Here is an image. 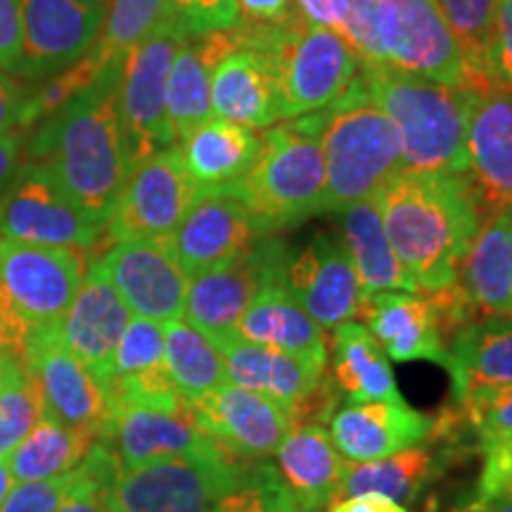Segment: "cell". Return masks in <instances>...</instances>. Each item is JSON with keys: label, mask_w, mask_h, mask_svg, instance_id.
<instances>
[{"label": "cell", "mask_w": 512, "mask_h": 512, "mask_svg": "<svg viewBox=\"0 0 512 512\" xmlns=\"http://www.w3.org/2000/svg\"><path fill=\"white\" fill-rule=\"evenodd\" d=\"M164 368L185 401L200 399L228 384L223 354L185 318L166 320Z\"/></svg>", "instance_id": "cell-35"}, {"label": "cell", "mask_w": 512, "mask_h": 512, "mask_svg": "<svg viewBox=\"0 0 512 512\" xmlns=\"http://www.w3.org/2000/svg\"><path fill=\"white\" fill-rule=\"evenodd\" d=\"M12 486H15V479H12V475H10L8 463H5V460H0V505H3L5 496L10 494Z\"/></svg>", "instance_id": "cell-56"}, {"label": "cell", "mask_w": 512, "mask_h": 512, "mask_svg": "<svg viewBox=\"0 0 512 512\" xmlns=\"http://www.w3.org/2000/svg\"><path fill=\"white\" fill-rule=\"evenodd\" d=\"M249 467L230 456L166 458L126 470L107 491L110 512H216Z\"/></svg>", "instance_id": "cell-7"}, {"label": "cell", "mask_w": 512, "mask_h": 512, "mask_svg": "<svg viewBox=\"0 0 512 512\" xmlns=\"http://www.w3.org/2000/svg\"><path fill=\"white\" fill-rule=\"evenodd\" d=\"M240 34L271 64L283 121L328 110L361 72V57L347 38L313 27L302 15L275 27L242 22Z\"/></svg>", "instance_id": "cell-6"}, {"label": "cell", "mask_w": 512, "mask_h": 512, "mask_svg": "<svg viewBox=\"0 0 512 512\" xmlns=\"http://www.w3.org/2000/svg\"><path fill=\"white\" fill-rule=\"evenodd\" d=\"M164 363V325L150 318H131L112 358V377H128ZM110 377V380H112Z\"/></svg>", "instance_id": "cell-44"}, {"label": "cell", "mask_w": 512, "mask_h": 512, "mask_svg": "<svg viewBox=\"0 0 512 512\" xmlns=\"http://www.w3.org/2000/svg\"><path fill=\"white\" fill-rule=\"evenodd\" d=\"M124 64H112L91 86L38 124L29 162L53 174L83 214L107 228L131 164L121 126L119 88Z\"/></svg>", "instance_id": "cell-1"}, {"label": "cell", "mask_w": 512, "mask_h": 512, "mask_svg": "<svg viewBox=\"0 0 512 512\" xmlns=\"http://www.w3.org/2000/svg\"><path fill=\"white\" fill-rule=\"evenodd\" d=\"M24 368L41 399L43 418L100 437L110 418L107 387L60 342L57 328L31 337Z\"/></svg>", "instance_id": "cell-15"}, {"label": "cell", "mask_w": 512, "mask_h": 512, "mask_svg": "<svg viewBox=\"0 0 512 512\" xmlns=\"http://www.w3.org/2000/svg\"><path fill=\"white\" fill-rule=\"evenodd\" d=\"M169 15L188 36L230 31L242 24L240 0H169Z\"/></svg>", "instance_id": "cell-45"}, {"label": "cell", "mask_w": 512, "mask_h": 512, "mask_svg": "<svg viewBox=\"0 0 512 512\" xmlns=\"http://www.w3.org/2000/svg\"><path fill=\"white\" fill-rule=\"evenodd\" d=\"M185 36L188 34L176 19L166 15L162 24L128 53L121 69L119 107L131 169L178 143L166 112V83Z\"/></svg>", "instance_id": "cell-8"}, {"label": "cell", "mask_w": 512, "mask_h": 512, "mask_svg": "<svg viewBox=\"0 0 512 512\" xmlns=\"http://www.w3.org/2000/svg\"><path fill=\"white\" fill-rule=\"evenodd\" d=\"M389 245L420 294L451 290L482 226L475 192L463 176L401 171L373 197Z\"/></svg>", "instance_id": "cell-2"}, {"label": "cell", "mask_w": 512, "mask_h": 512, "mask_svg": "<svg viewBox=\"0 0 512 512\" xmlns=\"http://www.w3.org/2000/svg\"><path fill=\"white\" fill-rule=\"evenodd\" d=\"M484 467L479 477V496L512 498V437L482 444Z\"/></svg>", "instance_id": "cell-47"}, {"label": "cell", "mask_w": 512, "mask_h": 512, "mask_svg": "<svg viewBox=\"0 0 512 512\" xmlns=\"http://www.w3.org/2000/svg\"><path fill=\"white\" fill-rule=\"evenodd\" d=\"M169 15V0H114L98 43L91 48L102 64H124Z\"/></svg>", "instance_id": "cell-40"}, {"label": "cell", "mask_w": 512, "mask_h": 512, "mask_svg": "<svg viewBox=\"0 0 512 512\" xmlns=\"http://www.w3.org/2000/svg\"><path fill=\"white\" fill-rule=\"evenodd\" d=\"M460 512H512V498H505V496L482 498V496H477L475 501H472L465 510H460Z\"/></svg>", "instance_id": "cell-55"}, {"label": "cell", "mask_w": 512, "mask_h": 512, "mask_svg": "<svg viewBox=\"0 0 512 512\" xmlns=\"http://www.w3.org/2000/svg\"><path fill=\"white\" fill-rule=\"evenodd\" d=\"M339 214L342 240L354 261L363 299L377 292H418L415 280L389 245L375 200L356 202Z\"/></svg>", "instance_id": "cell-32"}, {"label": "cell", "mask_w": 512, "mask_h": 512, "mask_svg": "<svg viewBox=\"0 0 512 512\" xmlns=\"http://www.w3.org/2000/svg\"><path fill=\"white\" fill-rule=\"evenodd\" d=\"M458 401L479 444L512 437V384H477Z\"/></svg>", "instance_id": "cell-42"}, {"label": "cell", "mask_w": 512, "mask_h": 512, "mask_svg": "<svg viewBox=\"0 0 512 512\" xmlns=\"http://www.w3.org/2000/svg\"><path fill=\"white\" fill-rule=\"evenodd\" d=\"M131 311L114 290L100 259H88L81 287L57 335L79 361L105 384L112 377V358Z\"/></svg>", "instance_id": "cell-22"}, {"label": "cell", "mask_w": 512, "mask_h": 512, "mask_svg": "<svg viewBox=\"0 0 512 512\" xmlns=\"http://www.w3.org/2000/svg\"><path fill=\"white\" fill-rule=\"evenodd\" d=\"M448 29L456 36L477 93L498 86L494 76L496 0H437Z\"/></svg>", "instance_id": "cell-38"}, {"label": "cell", "mask_w": 512, "mask_h": 512, "mask_svg": "<svg viewBox=\"0 0 512 512\" xmlns=\"http://www.w3.org/2000/svg\"><path fill=\"white\" fill-rule=\"evenodd\" d=\"M494 76L496 83L512 93V0H496L494 27Z\"/></svg>", "instance_id": "cell-49"}, {"label": "cell", "mask_w": 512, "mask_h": 512, "mask_svg": "<svg viewBox=\"0 0 512 512\" xmlns=\"http://www.w3.org/2000/svg\"><path fill=\"white\" fill-rule=\"evenodd\" d=\"M100 264L128 311L138 318L157 323L183 318L190 278L166 238L114 242L100 256Z\"/></svg>", "instance_id": "cell-18"}, {"label": "cell", "mask_w": 512, "mask_h": 512, "mask_svg": "<svg viewBox=\"0 0 512 512\" xmlns=\"http://www.w3.org/2000/svg\"><path fill=\"white\" fill-rule=\"evenodd\" d=\"M261 136L256 128L211 117L178 145L192 181L202 190H219L238 183L259 155Z\"/></svg>", "instance_id": "cell-30"}, {"label": "cell", "mask_w": 512, "mask_h": 512, "mask_svg": "<svg viewBox=\"0 0 512 512\" xmlns=\"http://www.w3.org/2000/svg\"><path fill=\"white\" fill-rule=\"evenodd\" d=\"M188 415L223 453L235 460L275 456L287 434L294 430L287 408L230 382L188 401Z\"/></svg>", "instance_id": "cell-16"}, {"label": "cell", "mask_w": 512, "mask_h": 512, "mask_svg": "<svg viewBox=\"0 0 512 512\" xmlns=\"http://www.w3.org/2000/svg\"><path fill=\"white\" fill-rule=\"evenodd\" d=\"M261 235L266 233H261L247 204L219 188L202 192L166 242L183 273L195 280L233 264Z\"/></svg>", "instance_id": "cell-17"}, {"label": "cell", "mask_w": 512, "mask_h": 512, "mask_svg": "<svg viewBox=\"0 0 512 512\" xmlns=\"http://www.w3.org/2000/svg\"><path fill=\"white\" fill-rule=\"evenodd\" d=\"M332 370L339 392L347 394L351 403L403 401L389 366V356L384 354L373 332L356 320H347L335 328Z\"/></svg>", "instance_id": "cell-34"}, {"label": "cell", "mask_w": 512, "mask_h": 512, "mask_svg": "<svg viewBox=\"0 0 512 512\" xmlns=\"http://www.w3.org/2000/svg\"><path fill=\"white\" fill-rule=\"evenodd\" d=\"M211 112L256 131L283 121L271 64L245 41L240 27L228 31L226 46L211 69Z\"/></svg>", "instance_id": "cell-23"}, {"label": "cell", "mask_w": 512, "mask_h": 512, "mask_svg": "<svg viewBox=\"0 0 512 512\" xmlns=\"http://www.w3.org/2000/svg\"><path fill=\"white\" fill-rule=\"evenodd\" d=\"M330 512H406V508H403L401 503L392 501V498L366 494L344 498V501H339Z\"/></svg>", "instance_id": "cell-54"}, {"label": "cell", "mask_w": 512, "mask_h": 512, "mask_svg": "<svg viewBox=\"0 0 512 512\" xmlns=\"http://www.w3.org/2000/svg\"><path fill=\"white\" fill-rule=\"evenodd\" d=\"M76 467L67 475L43 482H17L5 496L0 512H57L74 489Z\"/></svg>", "instance_id": "cell-46"}, {"label": "cell", "mask_w": 512, "mask_h": 512, "mask_svg": "<svg viewBox=\"0 0 512 512\" xmlns=\"http://www.w3.org/2000/svg\"><path fill=\"white\" fill-rule=\"evenodd\" d=\"M34 335L36 330L15 309L8 292L0 285V349L10 358H15V361L24 363V354H27V347Z\"/></svg>", "instance_id": "cell-48"}, {"label": "cell", "mask_w": 512, "mask_h": 512, "mask_svg": "<svg viewBox=\"0 0 512 512\" xmlns=\"http://www.w3.org/2000/svg\"><path fill=\"white\" fill-rule=\"evenodd\" d=\"M432 427V418L406 401L351 403L332 415L330 439L349 463H370L420 446L430 437Z\"/></svg>", "instance_id": "cell-24"}, {"label": "cell", "mask_w": 512, "mask_h": 512, "mask_svg": "<svg viewBox=\"0 0 512 512\" xmlns=\"http://www.w3.org/2000/svg\"><path fill=\"white\" fill-rule=\"evenodd\" d=\"M228 31L185 36L178 46L166 83V112L178 143L197 126L214 117L211 112V69L226 46Z\"/></svg>", "instance_id": "cell-31"}, {"label": "cell", "mask_w": 512, "mask_h": 512, "mask_svg": "<svg viewBox=\"0 0 512 512\" xmlns=\"http://www.w3.org/2000/svg\"><path fill=\"white\" fill-rule=\"evenodd\" d=\"M238 337L304 358L316 368L325 370L328 366L323 328L294 302L285 285H271L256 294L249 309L242 313Z\"/></svg>", "instance_id": "cell-29"}, {"label": "cell", "mask_w": 512, "mask_h": 512, "mask_svg": "<svg viewBox=\"0 0 512 512\" xmlns=\"http://www.w3.org/2000/svg\"><path fill=\"white\" fill-rule=\"evenodd\" d=\"M12 361H15V358H10L3 349H0V382L5 380V373H8V368H10Z\"/></svg>", "instance_id": "cell-57"}, {"label": "cell", "mask_w": 512, "mask_h": 512, "mask_svg": "<svg viewBox=\"0 0 512 512\" xmlns=\"http://www.w3.org/2000/svg\"><path fill=\"white\" fill-rule=\"evenodd\" d=\"M95 439L98 437L93 434L67 430L53 420L41 418L5 463L15 484L55 479L79 467Z\"/></svg>", "instance_id": "cell-36"}, {"label": "cell", "mask_w": 512, "mask_h": 512, "mask_svg": "<svg viewBox=\"0 0 512 512\" xmlns=\"http://www.w3.org/2000/svg\"><path fill=\"white\" fill-rule=\"evenodd\" d=\"M24 95L12 74L0 69V133L15 131L22 128V110H24Z\"/></svg>", "instance_id": "cell-52"}, {"label": "cell", "mask_w": 512, "mask_h": 512, "mask_svg": "<svg viewBox=\"0 0 512 512\" xmlns=\"http://www.w3.org/2000/svg\"><path fill=\"white\" fill-rule=\"evenodd\" d=\"M223 354L230 384L256 392L292 411L297 403L325 377L323 368L285 351L261 347L242 337H233L216 347Z\"/></svg>", "instance_id": "cell-28"}, {"label": "cell", "mask_w": 512, "mask_h": 512, "mask_svg": "<svg viewBox=\"0 0 512 512\" xmlns=\"http://www.w3.org/2000/svg\"><path fill=\"white\" fill-rule=\"evenodd\" d=\"M22 145H24L22 128L0 133V195L8 190V185L15 181L19 169H22V166H19Z\"/></svg>", "instance_id": "cell-53"}, {"label": "cell", "mask_w": 512, "mask_h": 512, "mask_svg": "<svg viewBox=\"0 0 512 512\" xmlns=\"http://www.w3.org/2000/svg\"><path fill=\"white\" fill-rule=\"evenodd\" d=\"M112 446L121 472L166 458L228 456L192 422L188 411L171 413L157 408H112L100 434Z\"/></svg>", "instance_id": "cell-20"}, {"label": "cell", "mask_w": 512, "mask_h": 512, "mask_svg": "<svg viewBox=\"0 0 512 512\" xmlns=\"http://www.w3.org/2000/svg\"><path fill=\"white\" fill-rule=\"evenodd\" d=\"M456 285L477 320L512 316V207L482 221L463 256Z\"/></svg>", "instance_id": "cell-26"}, {"label": "cell", "mask_w": 512, "mask_h": 512, "mask_svg": "<svg viewBox=\"0 0 512 512\" xmlns=\"http://www.w3.org/2000/svg\"><path fill=\"white\" fill-rule=\"evenodd\" d=\"M434 472V460L422 448H406L394 456L370 460V463H349L339 486L337 501L354 496L377 494L396 503H411Z\"/></svg>", "instance_id": "cell-37"}, {"label": "cell", "mask_w": 512, "mask_h": 512, "mask_svg": "<svg viewBox=\"0 0 512 512\" xmlns=\"http://www.w3.org/2000/svg\"><path fill=\"white\" fill-rule=\"evenodd\" d=\"M377 41L384 64L444 86L472 88L465 55L437 0H377Z\"/></svg>", "instance_id": "cell-10"}, {"label": "cell", "mask_w": 512, "mask_h": 512, "mask_svg": "<svg viewBox=\"0 0 512 512\" xmlns=\"http://www.w3.org/2000/svg\"><path fill=\"white\" fill-rule=\"evenodd\" d=\"M465 178L482 221L512 207V93L501 86L477 93L472 105Z\"/></svg>", "instance_id": "cell-21"}, {"label": "cell", "mask_w": 512, "mask_h": 512, "mask_svg": "<svg viewBox=\"0 0 512 512\" xmlns=\"http://www.w3.org/2000/svg\"><path fill=\"white\" fill-rule=\"evenodd\" d=\"M446 370L456 399L477 384H512V316L463 325L451 339Z\"/></svg>", "instance_id": "cell-33"}, {"label": "cell", "mask_w": 512, "mask_h": 512, "mask_svg": "<svg viewBox=\"0 0 512 512\" xmlns=\"http://www.w3.org/2000/svg\"><path fill=\"white\" fill-rule=\"evenodd\" d=\"M86 266L88 256L83 249L0 238V285L36 332L60 328Z\"/></svg>", "instance_id": "cell-13"}, {"label": "cell", "mask_w": 512, "mask_h": 512, "mask_svg": "<svg viewBox=\"0 0 512 512\" xmlns=\"http://www.w3.org/2000/svg\"><path fill=\"white\" fill-rule=\"evenodd\" d=\"M275 458L280 482L304 512H320L337 501L347 463L323 427H294Z\"/></svg>", "instance_id": "cell-27"}, {"label": "cell", "mask_w": 512, "mask_h": 512, "mask_svg": "<svg viewBox=\"0 0 512 512\" xmlns=\"http://www.w3.org/2000/svg\"><path fill=\"white\" fill-rule=\"evenodd\" d=\"M216 512H304L280 482L275 467H249L245 482L223 498Z\"/></svg>", "instance_id": "cell-43"}, {"label": "cell", "mask_w": 512, "mask_h": 512, "mask_svg": "<svg viewBox=\"0 0 512 512\" xmlns=\"http://www.w3.org/2000/svg\"><path fill=\"white\" fill-rule=\"evenodd\" d=\"M320 147L325 157L323 211H344L373 200L403 171L401 138L358 72L349 91L320 110Z\"/></svg>", "instance_id": "cell-4"}, {"label": "cell", "mask_w": 512, "mask_h": 512, "mask_svg": "<svg viewBox=\"0 0 512 512\" xmlns=\"http://www.w3.org/2000/svg\"><path fill=\"white\" fill-rule=\"evenodd\" d=\"M110 0H19L22 50L15 76L48 81L91 53Z\"/></svg>", "instance_id": "cell-14"}, {"label": "cell", "mask_w": 512, "mask_h": 512, "mask_svg": "<svg viewBox=\"0 0 512 512\" xmlns=\"http://www.w3.org/2000/svg\"><path fill=\"white\" fill-rule=\"evenodd\" d=\"M43 418L41 399L27 368L12 361L0 382V460L10 456Z\"/></svg>", "instance_id": "cell-41"}, {"label": "cell", "mask_w": 512, "mask_h": 512, "mask_svg": "<svg viewBox=\"0 0 512 512\" xmlns=\"http://www.w3.org/2000/svg\"><path fill=\"white\" fill-rule=\"evenodd\" d=\"M361 79L399 131L403 171L467 174V131L477 91L444 86L384 62H361Z\"/></svg>", "instance_id": "cell-3"}, {"label": "cell", "mask_w": 512, "mask_h": 512, "mask_svg": "<svg viewBox=\"0 0 512 512\" xmlns=\"http://www.w3.org/2000/svg\"><path fill=\"white\" fill-rule=\"evenodd\" d=\"M240 12L242 22L259 27H275L299 15L294 0H240Z\"/></svg>", "instance_id": "cell-51"}, {"label": "cell", "mask_w": 512, "mask_h": 512, "mask_svg": "<svg viewBox=\"0 0 512 512\" xmlns=\"http://www.w3.org/2000/svg\"><path fill=\"white\" fill-rule=\"evenodd\" d=\"M202 192L185 169L178 145L157 152L133 166L128 174L107 221V238L112 245L126 240L169 238Z\"/></svg>", "instance_id": "cell-11"}, {"label": "cell", "mask_w": 512, "mask_h": 512, "mask_svg": "<svg viewBox=\"0 0 512 512\" xmlns=\"http://www.w3.org/2000/svg\"><path fill=\"white\" fill-rule=\"evenodd\" d=\"M105 226L83 214L46 166L29 162L0 195V238L43 247L88 249Z\"/></svg>", "instance_id": "cell-12"}, {"label": "cell", "mask_w": 512, "mask_h": 512, "mask_svg": "<svg viewBox=\"0 0 512 512\" xmlns=\"http://www.w3.org/2000/svg\"><path fill=\"white\" fill-rule=\"evenodd\" d=\"M223 190L247 204L266 235L320 214L325 204L320 112L266 128L252 169Z\"/></svg>", "instance_id": "cell-5"}, {"label": "cell", "mask_w": 512, "mask_h": 512, "mask_svg": "<svg viewBox=\"0 0 512 512\" xmlns=\"http://www.w3.org/2000/svg\"><path fill=\"white\" fill-rule=\"evenodd\" d=\"M22 50L19 0H0V69L15 74Z\"/></svg>", "instance_id": "cell-50"}, {"label": "cell", "mask_w": 512, "mask_h": 512, "mask_svg": "<svg viewBox=\"0 0 512 512\" xmlns=\"http://www.w3.org/2000/svg\"><path fill=\"white\" fill-rule=\"evenodd\" d=\"M290 249L271 233L256 238L233 264L190 280L185 320L214 347L238 337L242 313L254 297L271 285H285Z\"/></svg>", "instance_id": "cell-9"}, {"label": "cell", "mask_w": 512, "mask_h": 512, "mask_svg": "<svg viewBox=\"0 0 512 512\" xmlns=\"http://www.w3.org/2000/svg\"><path fill=\"white\" fill-rule=\"evenodd\" d=\"M299 15L313 27L337 31L361 62H382L377 41V0H294Z\"/></svg>", "instance_id": "cell-39"}, {"label": "cell", "mask_w": 512, "mask_h": 512, "mask_svg": "<svg viewBox=\"0 0 512 512\" xmlns=\"http://www.w3.org/2000/svg\"><path fill=\"white\" fill-rule=\"evenodd\" d=\"M285 287L323 330H335L361 313L363 294L354 261L335 233L316 235L309 247L290 256Z\"/></svg>", "instance_id": "cell-19"}, {"label": "cell", "mask_w": 512, "mask_h": 512, "mask_svg": "<svg viewBox=\"0 0 512 512\" xmlns=\"http://www.w3.org/2000/svg\"><path fill=\"white\" fill-rule=\"evenodd\" d=\"M368 330L392 361H432L448 368V347L437 304L418 292H377L363 299Z\"/></svg>", "instance_id": "cell-25"}]
</instances>
